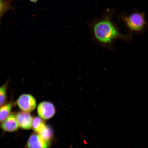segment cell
I'll return each instance as SVG.
<instances>
[{"mask_svg":"<svg viewBox=\"0 0 148 148\" xmlns=\"http://www.w3.org/2000/svg\"><path fill=\"white\" fill-rule=\"evenodd\" d=\"M90 28L94 40L107 47H111L116 40L129 41L132 38L131 35L121 34L109 15L92 22L90 24Z\"/></svg>","mask_w":148,"mask_h":148,"instance_id":"obj_1","label":"cell"},{"mask_svg":"<svg viewBox=\"0 0 148 148\" xmlns=\"http://www.w3.org/2000/svg\"><path fill=\"white\" fill-rule=\"evenodd\" d=\"M123 20L129 30L132 32H141L146 24L144 14L140 13H134L129 16L123 17Z\"/></svg>","mask_w":148,"mask_h":148,"instance_id":"obj_2","label":"cell"},{"mask_svg":"<svg viewBox=\"0 0 148 148\" xmlns=\"http://www.w3.org/2000/svg\"><path fill=\"white\" fill-rule=\"evenodd\" d=\"M17 104L23 112H29L35 110L36 107V99L31 94H24L18 98Z\"/></svg>","mask_w":148,"mask_h":148,"instance_id":"obj_3","label":"cell"},{"mask_svg":"<svg viewBox=\"0 0 148 148\" xmlns=\"http://www.w3.org/2000/svg\"><path fill=\"white\" fill-rule=\"evenodd\" d=\"M37 112L40 118L44 120L49 119L54 116L55 109L52 103L43 101L38 105Z\"/></svg>","mask_w":148,"mask_h":148,"instance_id":"obj_4","label":"cell"},{"mask_svg":"<svg viewBox=\"0 0 148 148\" xmlns=\"http://www.w3.org/2000/svg\"><path fill=\"white\" fill-rule=\"evenodd\" d=\"M49 145V140L46 139L39 134L31 135L27 143V148H48Z\"/></svg>","mask_w":148,"mask_h":148,"instance_id":"obj_5","label":"cell"},{"mask_svg":"<svg viewBox=\"0 0 148 148\" xmlns=\"http://www.w3.org/2000/svg\"><path fill=\"white\" fill-rule=\"evenodd\" d=\"M19 127L25 130H29L32 127L33 118L29 112H25L18 113L16 115Z\"/></svg>","mask_w":148,"mask_h":148,"instance_id":"obj_6","label":"cell"},{"mask_svg":"<svg viewBox=\"0 0 148 148\" xmlns=\"http://www.w3.org/2000/svg\"><path fill=\"white\" fill-rule=\"evenodd\" d=\"M1 127L5 132H13L17 130L19 126L16 116L13 113L10 114L2 123Z\"/></svg>","mask_w":148,"mask_h":148,"instance_id":"obj_7","label":"cell"},{"mask_svg":"<svg viewBox=\"0 0 148 148\" xmlns=\"http://www.w3.org/2000/svg\"><path fill=\"white\" fill-rule=\"evenodd\" d=\"M47 127L41 118L37 116L33 118L32 127L34 130L38 134H41Z\"/></svg>","mask_w":148,"mask_h":148,"instance_id":"obj_8","label":"cell"},{"mask_svg":"<svg viewBox=\"0 0 148 148\" xmlns=\"http://www.w3.org/2000/svg\"><path fill=\"white\" fill-rule=\"evenodd\" d=\"M13 103L12 101L0 106V123H2L10 114Z\"/></svg>","mask_w":148,"mask_h":148,"instance_id":"obj_9","label":"cell"},{"mask_svg":"<svg viewBox=\"0 0 148 148\" xmlns=\"http://www.w3.org/2000/svg\"><path fill=\"white\" fill-rule=\"evenodd\" d=\"M12 0H0V24L2 17L5 13L10 9H14L11 6Z\"/></svg>","mask_w":148,"mask_h":148,"instance_id":"obj_10","label":"cell"},{"mask_svg":"<svg viewBox=\"0 0 148 148\" xmlns=\"http://www.w3.org/2000/svg\"><path fill=\"white\" fill-rule=\"evenodd\" d=\"M9 83V80H8L4 84L0 86V106L4 104L6 101Z\"/></svg>","mask_w":148,"mask_h":148,"instance_id":"obj_11","label":"cell"},{"mask_svg":"<svg viewBox=\"0 0 148 148\" xmlns=\"http://www.w3.org/2000/svg\"><path fill=\"white\" fill-rule=\"evenodd\" d=\"M32 3H36L37 1H38V0H29Z\"/></svg>","mask_w":148,"mask_h":148,"instance_id":"obj_12","label":"cell"}]
</instances>
